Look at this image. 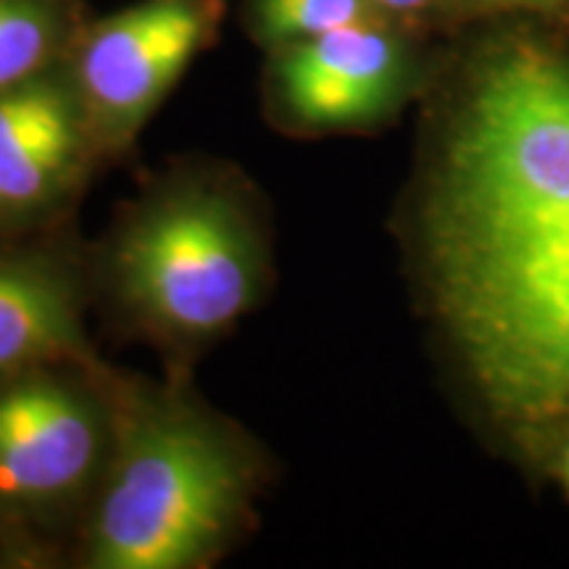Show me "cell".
<instances>
[{
    "label": "cell",
    "mask_w": 569,
    "mask_h": 569,
    "mask_svg": "<svg viewBox=\"0 0 569 569\" xmlns=\"http://www.w3.org/2000/svg\"><path fill=\"white\" fill-rule=\"evenodd\" d=\"M569 230V61L509 42L475 67L425 206L430 284Z\"/></svg>",
    "instance_id": "6da1fadb"
},
{
    "label": "cell",
    "mask_w": 569,
    "mask_h": 569,
    "mask_svg": "<svg viewBox=\"0 0 569 569\" xmlns=\"http://www.w3.org/2000/svg\"><path fill=\"white\" fill-rule=\"evenodd\" d=\"M103 393L111 446L84 536L88 567H209L251 515L259 457L180 390L109 380Z\"/></svg>",
    "instance_id": "7a4b0ae2"
},
{
    "label": "cell",
    "mask_w": 569,
    "mask_h": 569,
    "mask_svg": "<svg viewBox=\"0 0 569 569\" xmlns=\"http://www.w3.org/2000/svg\"><path fill=\"white\" fill-rule=\"evenodd\" d=\"M267 240L224 182L182 180L140 203L119 230L111 280L119 301L161 343L224 336L267 288Z\"/></svg>",
    "instance_id": "3957f363"
},
{
    "label": "cell",
    "mask_w": 569,
    "mask_h": 569,
    "mask_svg": "<svg viewBox=\"0 0 569 569\" xmlns=\"http://www.w3.org/2000/svg\"><path fill=\"white\" fill-rule=\"evenodd\" d=\"M436 290L475 386L509 422L569 409V232Z\"/></svg>",
    "instance_id": "277c9868"
},
{
    "label": "cell",
    "mask_w": 569,
    "mask_h": 569,
    "mask_svg": "<svg viewBox=\"0 0 569 569\" xmlns=\"http://www.w3.org/2000/svg\"><path fill=\"white\" fill-rule=\"evenodd\" d=\"M224 0H138L84 21L67 69L98 153H122L146 130L206 48L217 42Z\"/></svg>",
    "instance_id": "5b68a950"
},
{
    "label": "cell",
    "mask_w": 569,
    "mask_h": 569,
    "mask_svg": "<svg viewBox=\"0 0 569 569\" xmlns=\"http://www.w3.org/2000/svg\"><path fill=\"white\" fill-rule=\"evenodd\" d=\"M56 367L0 386V511L61 515L101 482L111 446L106 393H92Z\"/></svg>",
    "instance_id": "8992f818"
},
{
    "label": "cell",
    "mask_w": 569,
    "mask_h": 569,
    "mask_svg": "<svg viewBox=\"0 0 569 569\" xmlns=\"http://www.w3.org/2000/svg\"><path fill=\"white\" fill-rule=\"evenodd\" d=\"M415 77V51L393 21H361L269 53L267 111L288 132L353 130L393 113Z\"/></svg>",
    "instance_id": "52a82bcc"
},
{
    "label": "cell",
    "mask_w": 569,
    "mask_h": 569,
    "mask_svg": "<svg viewBox=\"0 0 569 569\" xmlns=\"http://www.w3.org/2000/svg\"><path fill=\"white\" fill-rule=\"evenodd\" d=\"M98 156L67 61L0 92V232L40 222Z\"/></svg>",
    "instance_id": "ba28073f"
},
{
    "label": "cell",
    "mask_w": 569,
    "mask_h": 569,
    "mask_svg": "<svg viewBox=\"0 0 569 569\" xmlns=\"http://www.w3.org/2000/svg\"><path fill=\"white\" fill-rule=\"evenodd\" d=\"M63 365H90L74 282L46 261L0 259V386Z\"/></svg>",
    "instance_id": "9c48e42d"
},
{
    "label": "cell",
    "mask_w": 569,
    "mask_h": 569,
    "mask_svg": "<svg viewBox=\"0 0 569 569\" xmlns=\"http://www.w3.org/2000/svg\"><path fill=\"white\" fill-rule=\"evenodd\" d=\"M82 27L80 0H0V92L67 61Z\"/></svg>",
    "instance_id": "30bf717a"
},
{
    "label": "cell",
    "mask_w": 569,
    "mask_h": 569,
    "mask_svg": "<svg viewBox=\"0 0 569 569\" xmlns=\"http://www.w3.org/2000/svg\"><path fill=\"white\" fill-rule=\"evenodd\" d=\"M386 19L375 0H248L246 27L267 53L361 21Z\"/></svg>",
    "instance_id": "8fae6325"
},
{
    "label": "cell",
    "mask_w": 569,
    "mask_h": 569,
    "mask_svg": "<svg viewBox=\"0 0 569 569\" xmlns=\"http://www.w3.org/2000/svg\"><path fill=\"white\" fill-rule=\"evenodd\" d=\"M375 6L393 24H417L440 13L461 11V0H375Z\"/></svg>",
    "instance_id": "7c38bea8"
},
{
    "label": "cell",
    "mask_w": 569,
    "mask_h": 569,
    "mask_svg": "<svg viewBox=\"0 0 569 569\" xmlns=\"http://www.w3.org/2000/svg\"><path fill=\"white\" fill-rule=\"evenodd\" d=\"M561 0H461V11H493V9H551Z\"/></svg>",
    "instance_id": "4fadbf2b"
},
{
    "label": "cell",
    "mask_w": 569,
    "mask_h": 569,
    "mask_svg": "<svg viewBox=\"0 0 569 569\" xmlns=\"http://www.w3.org/2000/svg\"><path fill=\"white\" fill-rule=\"evenodd\" d=\"M561 475H565V482H567V488H569V446H567V451H565V467H561Z\"/></svg>",
    "instance_id": "5bb4252c"
}]
</instances>
